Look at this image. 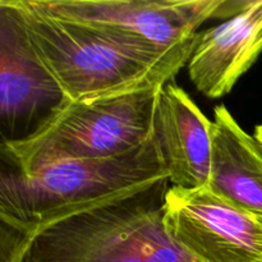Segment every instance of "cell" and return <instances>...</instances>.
I'll list each match as a JSON object with an SVG mask.
<instances>
[{"mask_svg": "<svg viewBox=\"0 0 262 262\" xmlns=\"http://www.w3.org/2000/svg\"><path fill=\"white\" fill-rule=\"evenodd\" d=\"M169 179L152 137L137 150L112 159L67 160L28 174L0 176L2 227L30 243L40 230L77 212L130 196Z\"/></svg>", "mask_w": 262, "mask_h": 262, "instance_id": "cell-2", "label": "cell"}, {"mask_svg": "<svg viewBox=\"0 0 262 262\" xmlns=\"http://www.w3.org/2000/svg\"><path fill=\"white\" fill-rule=\"evenodd\" d=\"M211 124L183 89L173 82L161 87L152 135L171 187L197 189L209 186Z\"/></svg>", "mask_w": 262, "mask_h": 262, "instance_id": "cell-8", "label": "cell"}, {"mask_svg": "<svg viewBox=\"0 0 262 262\" xmlns=\"http://www.w3.org/2000/svg\"><path fill=\"white\" fill-rule=\"evenodd\" d=\"M262 53V0L245 2L225 22L200 32L188 61L192 83L205 96L229 94Z\"/></svg>", "mask_w": 262, "mask_h": 262, "instance_id": "cell-9", "label": "cell"}, {"mask_svg": "<svg viewBox=\"0 0 262 262\" xmlns=\"http://www.w3.org/2000/svg\"><path fill=\"white\" fill-rule=\"evenodd\" d=\"M169 179L43 228L23 262H196L164 227Z\"/></svg>", "mask_w": 262, "mask_h": 262, "instance_id": "cell-4", "label": "cell"}, {"mask_svg": "<svg viewBox=\"0 0 262 262\" xmlns=\"http://www.w3.org/2000/svg\"><path fill=\"white\" fill-rule=\"evenodd\" d=\"M25 28L40 60L69 101L168 83L188 64L196 37L171 50L58 17L33 0H5Z\"/></svg>", "mask_w": 262, "mask_h": 262, "instance_id": "cell-1", "label": "cell"}, {"mask_svg": "<svg viewBox=\"0 0 262 262\" xmlns=\"http://www.w3.org/2000/svg\"><path fill=\"white\" fill-rule=\"evenodd\" d=\"M69 102L32 45L14 10L0 0V122L2 142L32 135Z\"/></svg>", "mask_w": 262, "mask_h": 262, "instance_id": "cell-7", "label": "cell"}, {"mask_svg": "<svg viewBox=\"0 0 262 262\" xmlns=\"http://www.w3.org/2000/svg\"><path fill=\"white\" fill-rule=\"evenodd\" d=\"M209 188L235 206L262 216V143L246 132L225 105L211 120Z\"/></svg>", "mask_w": 262, "mask_h": 262, "instance_id": "cell-10", "label": "cell"}, {"mask_svg": "<svg viewBox=\"0 0 262 262\" xmlns=\"http://www.w3.org/2000/svg\"><path fill=\"white\" fill-rule=\"evenodd\" d=\"M58 17L102 28L161 50L196 37L207 19L229 15L224 0H33Z\"/></svg>", "mask_w": 262, "mask_h": 262, "instance_id": "cell-6", "label": "cell"}, {"mask_svg": "<svg viewBox=\"0 0 262 262\" xmlns=\"http://www.w3.org/2000/svg\"><path fill=\"white\" fill-rule=\"evenodd\" d=\"M253 136H255V137L262 143V124L257 125V127L255 128V135Z\"/></svg>", "mask_w": 262, "mask_h": 262, "instance_id": "cell-11", "label": "cell"}, {"mask_svg": "<svg viewBox=\"0 0 262 262\" xmlns=\"http://www.w3.org/2000/svg\"><path fill=\"white\" fill-rule=\"evenodd\" d=\"M164 84L67 102L28 137L2 142L3 156L15 171L28 174L58 161L112 159L137 150L152 137Z\"/></svg>", "mask_w": 262, "mask_h": 262, "instance_id": "cell-3", "label": "cell"}, {"mask_svg": "<svg viewBox=\"0 0 262 262\" xmlns=\"http://www.w3.org/2000/svg\"><path fill=\"white\" fill-rule=\"evenodd\" d=\"M164 227L196 262H262V216L222 199L209 187H169Z\"/></svg>", "mask_w": 262, "mask_h": 262, "instance_id": "cell-5", "label": "cell"}]
</instances>
